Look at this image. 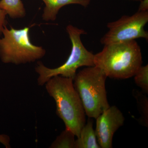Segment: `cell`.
I'll list each match as a JSON object with an SVG mask.
<instances>
[{"label":"cell","mask_w":148,"mask_h":148,"mask_svg":"<svg viewBox=\"0 0 148 148\" xmlns=\"http://www.w3.org/2000/svg\"><path fill=\"white\" fill-rule=\"evenodd\" d=\"M142 64L141 48L135 40L104 45L94 55V66L111 78L132 77Z\"/></svg>","instance_id":"6da1fadb"},{"label":"cell","mask_w":148,"mask_h":148,"mask_svg":"<svg viewBox=\"0 0 148 148\" xmlns=\"http://www.w3.org/2000/svg\"><path fill=\"white\" fill-rule=\"evenodd\" d=\"M45 88L55 101L56 114L64 121L66 129L78 138L86 123V113L74 87L73 79L55 76L46 83Z\"/></svg>","instance_id":"7a4b0ae2"},{"label":"cell","mask_w":148,"mask_h":148,"mask_svg":"<svg viewBox=\"0 0 148 148\" xmlns=\"http://www.w3.org/2000/svg\"><path fill=\"white\" fill-rule=\"evenodd\" d=\"M108 77L95 66L87 67L77 73L73 84L78 93L86 114L96 119L110 107L107 98L106 81Z\"/></svg>","instance_id":"3957f363"},{"label":"cell","mask_w":148,"mask_h":148,"mask_svg":"<svg viewBox=\"0 0 148 148\" xmlns=\"http://www.w3.org/2000/svg\"><path fill=\"white\" fill-rule=\"evenodd\" d=\"M72 43V49L69 58L64 64L55 69H49L41 62H38L35 68L38 74L37 82L39 85L45 84L52 77L60 75L73 79L78 69L81 67L94 66V55L87 50L82 41L81 36L86 32L69 24L66 27Z\"/></svg>","instance_id":"277c9868"},{"label":"cell","mask_w":148,"mask_h":148,"mask_svg":"<svg viewBox=\"0 0 148 148\" xmlns=\"http://www.w3.org/2000/svg\"><path fill=\"white\" fill-rule=\"evenodd\" d=\"M0 38V58L5 64L15 65L35 62L44 56L46 51L31 42L29 28L9 29L5 27Z\"/></svg>","instance_id":"5b68a950"},{"label":"cell","mask_w":148,"mask_h":148,"mask_svg":"<svg viewBox=\"0 0 148 148\" xmlns=\"http://www.w3.org/2000/svg\"><path fill=\"white\" fill-rule=\"evenodd\" d=\"M148 22V11H138L131 16L124 15L116 21L107 24L108 31L101 38L104 45L125 42L136 39H148L145 29Z\"/></svg>","instance_id":"8992f818"},{"label":"cell","mask_w":148,"mask_h":148,"mask_svg":"<svg viewBox=\"0 0 148 148\" xmlns=\"http://www.w3.org/2000/svg\"><path fill=\"white\" fill-rule=\"evenodd\" d=\"M96 119L95 132L98 144L102 148H112L114 134L124 124L123 114L116 106H110Z\"/></svg>","instance_id":"52a82bcc"},{"label":"cell","mask_w":148,"mask_h":148,"mask_svg":"<svg viewBox=\"0 0 148 148\" xmlns=\"http://www.w3.org/2000/svg\"><path fill=\"white\" fill-rule=\"evenodd\" d=\"M45 4L42 19L45 21H54L60 9L64 6L77 4L84 8L90 4V0H42Z\"/></svg>","instance_id":"ba28073f"},{"label":"cell","mask_w":148,"mask_h":148,"mask_svg":"<svg viewBox=\"0 0 148 148\" xmlns=\"http://www.w3.org/2000/svg\"><path fill=\"white\" fill-rule=\"evenodd\" d=\"M75 148H101L93 128L92 119H88L82 127L79 136L75 140Z\"/></svg>","instance_id":"9c48e42d"},{"label":"cell","mask_w":148,"mask_h":148,"mask_svg":"<svg viewBox=\"0 0 148 148\" xmlns=\"http://www.w3.org/2000/svg\"><path fill=\"white\" fill-rule=\"evenodd\" d=\"M0 8L11 18H23L26 15V10L21 0H1Z\"/></svg>","instance_id":"30bf717a"},{"label":"cell","mask_w":148,"mask_h":148,"mask_svg":"<svg viewBox=\"0 0 148 148\" xmlns=\"http://www.w3.org/2000/svg\"><path fill=\"white\" fill-rule=\"evenodd\" d=\"M73 132L66 129L61 132L51 145L52 148H75V140Z\"/></svg>","instance_id":"8fae6325"},{"label":"cell","mask_w":148,"mask_h":148,"mask_svg":"<svg viewBox=\"0 0 148 148\" xmlns=\"http://www.w3.org/2000/svg\"><path fill=\"white\" fill-rule=\"evenodd\" d=\"M133 95L135 96L138 103L140 113L141 115L140 123L144 126L148 127V98L143 93L138 90L133 91Z\"/></svg>","instance_id":"7c38bea8"},{"label":"cell","mask_w":148,"mask_h":148,"mask_svg":"<svg viewBox=\"0 0 148 148\" xmlns=\"http://www.w3.org/2000/svg\"><path fill=\"white\" fill-rule=\"evenodd\" d=\"M135 84L145 93L148 92V65L141 66L134 76Z\"/></svg>","instance_id":"4fadbf2b"},{"label":"cell","mask_w":148,"mask_h":148,"mask_svg":"<svg viewBox=\"0 0 148 148\" xmlns=\"http://www.w3.org/2000/svg\"><path fill=\"white\" fill-rule=\"evenodd\" d=\"M7 14L4 10L0 8V34L2 33L3 29L5 26V17Z\"/></svg>","instance_id":"5bb4252c"},{"label":"cell","mask_w":148,"mask_h":148,"mask_svg":"<svg viewBox=\"0 0 148 148\" xmlns=\"http://www.w3.org/2000/svg\"><path fill=\"white\" fill-rule=\"evenodd\" d=\"M0 143L2 144L5 148L11 147L10 145V138L8 135L5 134L0 135Z\"/></svg>","instance_id":"9a60e30c"},{"label":"cell","mask_w":148,"mask_h":148,"mask_svg":"<svg viewBox=\"0 0 148 148\" xmlns=\"http://www.w3.org/2000/svg\"><path fill=\"white\" fill-rule=\"evenodd\" d=\"M138 8V11H148V0H141Z\"/></svg>","instance_id":"2e32d148"},{"label":"cell","mask_w":148,"mask_h":148,"mask_svg":"<svg viewBox=\"0 0 148 148\" xmlns=\"http://www.w3.org/2000/svg\"><path fill=\"white\" fill-rule=\"evenodd\" d=\"M128 1H140L141 0H128Z\"/></svg>","instance_id":"e0dca14e"}]
</instances>
